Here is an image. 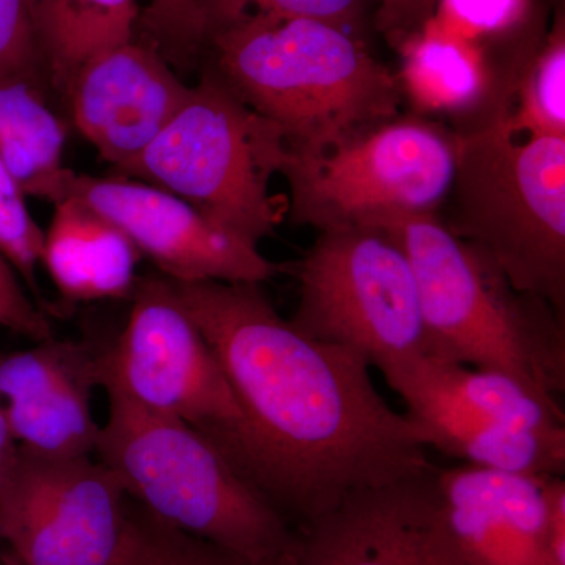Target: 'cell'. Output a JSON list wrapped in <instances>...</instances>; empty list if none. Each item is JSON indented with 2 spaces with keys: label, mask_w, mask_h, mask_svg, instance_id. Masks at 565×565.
<instances>
[{
  "label": "cell",
  "mask_w": 565,
  "mask_h": 565,
  "mask_svg": "<svg viewBox=\"0 0 565 565\" xmlns=\"http://www.w3.org/2000/svg\"><path fill=\"white\" fill-rule=\"evenodd\" d=\"M167 280L243 412L226 462L297 533L352 494L434 470L360 353L299 332L262 285Z\"/></svg>",
  "instance_id": "6da1fadb"
},
{
  "label": "cell",
  "mask_w": 565,
  "mask_h": 565,
  "mask_svg": "<svg viewBox=\"0 0 565 565\" xmlns=\"http://www.w3.org/2000/svg\"><path fill=\"white\" fill-rule=\"evenodd\" d=\"M204 51L206 68L291 148L330 147L401 115L396 74L329 22L248 11L211 29Z\"/></svg>",
  "instance_id": "7a4b0ae2"
},
{
  "label": "cell",
  "mask_w": 565,
  "mask_h": 565,
  "mask_svg": "<svg viewBox=\"0 0 565 565\" xmlns=\"http://www.w3.org/2000/svg\"><path fill=\"white\" fill-rule=\"evenodd\" d=\"M384 230L414 267L430 356L512 375L548 401L565 392V318L516 291L497 263L459 239L438 212L393 214Z\"/></svg>",
  "instance_id": "3957f363"
},
{
  "label": "cell",
  "mask_w": 565,
  "mask_h": 565,
  "mask_svg": "<svg viewBox=\"0 0 565 565\" xmlns=\"http://www.w3.org/2000/svg\"><path fill=\"white\" fill-rule=\"evenodd\" d=\"M109 396L95 457L131 500L182 533L255 565L297 544V531L188 424Z\"/></svg>",
  "instance_id": "277c9868"
},
{
  "label": "cell",
  "mask_w": 565,
  "mask_h": 565,
  "mask_svg": "<svg viewBox=\"0 0 565 565\" xmlns=\"http://www.w3.org/2000/svg\"><path fill=\"white\" fill-rule=\"evenodd\" d=\"M504 121L456 136L455 178L438 215L516 291L565 318V137L514 136Z\"/></svg>",
  "instance_id": "5b68a950"
},
{
  "label": "cell",
  "mask_w": 565,
  "mask_h": 565,
  "mask_svg": "<svg viewBox=\"0 0 565 565\" xmlns=\"http://www.w3.org/2000/svg\"><path fill=\"white\" fill-rule=\"evenodd\" d=\"M285 156L280 126L204 68L167 128L114 173L173 193L223 232L259 245L288 215V199L270 191Z\"/></svg>",
  "instance_id": "8992f818"
},
{
  "label": "cell",
  "mask_w": 565,
  "mask_h": 565,
  "mask_svg": "<svg viewBox=\"0 0 565 565\" xmlns=\"http://www.w3.org/2000/svg\"><path fill=\"white\" fill-rule=\"evenodd\" d=\"M455 169L456 134L411 114L319 150L286 145L280 174L289 185V221L326 232L438 212Z\"/></svg>",
  "instance_id": "52a82bcc"
},
{
  "label": "cell",
  "mask_w": 565,
  "mask_h": 565,
  "mask_svg": "<svg viewBox=\"0 0 565 565\" xmlns=\"http://www.w3.org/2000/svg\"><path fill=\"white\" fill-rule=\"evenodd\" d=\"M296 275L299 305L289 322L299 332L351 349L381 373L430 356L414 267L384 230L319 232Z\"/></svg>",
  "instance_id": "ba28073f"
},
{
  "label": "cell",
  "mask_w": 565,
  "mask_h": 565,
  "mask_svg": "<svg viewBox=\"0 0 565 565\" xmlns=\"http://www.w3.org/2000/svg\"><path fill=\"white\" fill-rule=\"evenodd\" d=\"M131 299L120 337L98 353L99 386L188 424L225 457L243 412L210 344L163 275L139 278Z\"/></svg>",
  "instance_id": "9c48e42d"
},
{
  "label": "cell",
  "mask_w": 565,
  "mask_h": 565,
  "mask_svg": "<svg viewBox=\"0 0 565 565\" xmlns=\"http://www.w3.org/2000/svg\"><path fill=\"white\" fill-rule=\"evenodd\" d=\"M129 497L96 457L24 451L0 481V542L7 565H117Z\"/></svg>",
  "instance_id": "30bf717a"
},
{
  "label": "cell",
  "mask_w": 565,
  "mask_h": 565,
  "mask_svg": "<svg viewBox=\"0 0 565 565\" xmlns=\"http://www.w3.org/2000/svg\"><path fill=\"white\" fill-rule=\"evenodd\" d=\"M39 199L52 204L71 199L90 207L170 280L263 285L281 270L258 245L223 232L180 196L134 178L63 169Z\"/></svg>",
  "instance_id": "8fae6325"
},
{
  "label": "cell",
  "mask_w": 565,
  "mask_h": 565,
  "mask_svg": "<svg viewBox=\"0 0 565 565\" xmlns=\"http://www.w3.org/2000/svg\"><path fill=\"white\" fill-rule=\"evenodd\" d=\"M537 33L475 41L437 20L401 41L396 74L412 115L438 121L456 136L508 120L527 63L541 46Z\"/></svg>",
  "instance_id": "7c38bea8"
},
{
  "label": "cell",
  "mask_w": 565,
  "mask_h": 565,
  "mask_svg": "<svg viewBox=\"0 0 565 565\" xmlns=\"http://www.w3.org/2000/svg\"><path fill=\"white\" fill-rule=\"evenodd\" d=\"M437 471L349 497L297 533V565H468L441 511Z\"/></svg>",
  "instance_id": "4fadbf2b"
},
{
  "label": "cell",
  "mask_w": 565,
  "mask_h": 565,
  "mask_svg": "<svg viewBox=\"0 0 565 565\" xmlns=\"http://www.w3.org/2000/svg\"><path fill=\"white\" fill-rule=\"evenodd\" d=\"M189 88L150 40L132 39L88 58L66 102L77 131L118 169L167 128Z\"/></svg>",
  "instance_id": "5bb4252c"
},
{
  "label": "cell",
  "mask_w": 565,
  "mask_h": 565,
  "mask_svg": "<svg viewBox=\"0 0 565 565\" xmlns=\"http://www.w3.org/2000/svg\"><path fill=\"white\" fill-rule=\"evenodd\" d=\"M98 353L73 341H39L0 356V404L24 451L55 459L95 457L102 426L93 415Z\"/></svg>",
  "instance_id": "9a60e30c"
},
{
  "label": "cell",
  "mask_w": 565,
  "mask_h": 565,
  "mask_svg": "<svg viewBox=\"0 0 565 565\" xmlns=\"http://www.w3.org/2000/svg\"><path fill=\"white\" fill-rule=\"evenodd\" d=\"M548 478L471 465L437 471L441 511L468 565H563L548 544Z\"/></svg>",
  "instance_id": "2e32d148"
},
{
  "label": "cell",
  "mask_w": 565,
  "mask_h": 565,
  "mask_svg": "<svg viewBox=\"0 0 565 565\" xmlns=\"http://www.w3.org/2000/svg\"><path fill=\"white\" fill-rule=\"evenodd\" d=\"M139 258L131 241L90 207L71 199L54 203L41 264L65 302L131 297Z\"/></svg>",
  "instance_id": "e0dca14e"
},
{
  "label": "cell",
  "mask_w": 565,
  "mask_h": 565,
  "mask_svg": "<svg viewBox=\"0 0 565 565\" xmlns=\"http://www.w3.org/2000/svg\"><path fill=\"white\" fill-rule=\"evenodd\" d=\"M382 374L397 394H424L482 422L512 429L552 437L565 435V416L559 403L545 399L500 371L418 356L386 367Z\"/></svg>",
  "instance_id": "ac0fdd59"
},
{
  "label": "cell",
  "mask_w": 565,
  "mask_h": 565,
  "mask_svg": "<svg viewBox=\"0 0 565 565\" xmlns=\"http://www.w3.org/2000/svg\"><path fill=\"white\" fill-rule=\"evenodd\" d=\"M399 396L426 448L471 467L534 476L565 473V435L552 437L482 422L419 393Z\"/></svg>",
  "instance_id": "d6986e66"
},
{
  "label": "cell",
  "mask_w": 565,
  "mask_h": 565,
  "mask_svg": "<svg viewBox=\"0 0 565 565\" xmlns=\"http://www.w3.org/2000/svg\"><path fill=\"white\" fill-rule=\"evenodd\" d=\"M47 82L66 98L71 81L88 58L134 39L140 20L136 0H35Z\"/></svg>",
  "instance_id": "ffe728a7"
},
{
  "label": "cell",
  "mask_w": 565,
  "mask_h": 565,
  "mask_svg": "<svg viewBox=\"0 0 565 565\" xmlns=\"http://www.w3.org/2000/svg\"><path fill=\"white\" fill-rule=\"evenodd\" d=\"M66 132L47 106L43 84L0 77V159L24 195L39 199L62 166Z\"/></svg>",
  "instance_id": "44dd1931"
},
{
  "label": "cell",
  "mask_w": 565,
  "mask_h": 565,
  "mask_svg": "<svg viewBox=\"0 0 565 565\" xmlns=\"http://www.w3.org/2000/svg\"><path fill=\"white\" fill-rule=\"evenodd\" d=\"M519 137H565V20L557 9L541 46L527 63L514 106L504 121Z\"/></svg>",
  "instance_id": "7402d4cb"
},
{
  "label": "cell",
  "mask_w": 565,
  "mask_h": 565,
  "mask_svg": "<svg viewBox=\"0 0 565 565\" xmlns=\"http://www.w3.org/2000/svg\"><path fill=\"white\" fill-rule=\"evenodd\" d=\"M117 565H247L218 546L167 525L141 505L129 504V522Z\"/></svg>",
  "instance_id": "603a6c76"
},
{
  "label": "cell",
  "mask_w": 565,
  "mask_h": 565,
  "mask_svg": "<svg viewBox=\"0 0 565 565\" xmlns=\"http://www.w3.org/2000/svg\"><path fill=\"white\" fill-rule=\"evenodd\" d=\"M541 11L534 0H438L435 20L463 39L490 41L522 31Z\"/></svg>",
  "instance_id": "cb8c5ba5"
},
{
  "label": "cell",
  "mask_w": 565,
  "mask_h": 565,
  "mask_svg": "<svg viewBox=\"0 0 565 565\" xmlns=\"http://www.w3.org/2000/svg\"><path fill=\"white\" fill-rule=\"evenodd\" d=\"M141 24L172 65L188 68L204 50L206 22L200 0H150Z\"/></svg>",
  "instance_id": "d4e9b609"
},
{
  "label": "cell",
  "mask_w": 565,
  "mask_h": 565,
  "mask_svg": "<svg viewBox=\"0 0 565 565\" xmlns=\"http://www.w3.org/2000/svg\"><path fill=\"white\" fill-rule=\"evenodd\" d=\"M200 3L206 22V35L211 29L248 11L310 18L353 33L362 28L366 11V0H200Z\"/></svg>",
  "instance_id": "484cf974"
},
{
  "label": "cell",
  "mask_w": 565,
  "mask_h": 565,
  "mask_svg": "<svg viewBox=\"0 0 565 565\" xmlns=\"http://www.w3.org/2000/svg\"><path fill=\"white\" fill-rule=\"evenodd\" d=\"M24 196L0 159V253L32 291L39 292L36 267L41 264L44 232L33 221Z\"/></svg>",
  "instance_id": "4316f807"
},
{
  "label": "cell",
  "mask_w": 565,
  "mask_h": 565,
  "mask_svg": "<svg viewBox=\"0 0 565 565\" xmlns=\"http://www.w3.org/2000/svg\"><path fill=\"white\" fill-rule=\"evenodd\" d=\"M47 81L35 0H0V77Z\"/></svg>",
  "instance_id": "83f0119b"
},
{
  "label": "cell",
  "mask_w": 565,
  "mask_h": 565,
  "mask_svg": "<svg viewBox=\"0 0 565 565\" xmlns=\"http://www.w3.org/2000/svg\"><path fill=\"white\" fill-rule=\"evenodd\" d=\"M438 0H379L375 29L393 47L422 32L437 13Z\"/></svg>",
  "instance_id": "f1b7e54d"
},
{
  "label": "cell",
  "mask_w": 565,
  "mask_h": 565,
  "mask_svg": "<svg viewBox=\"0 0 565 565\" xmlns=\"http://www.w3.org/2000/svg\"><path fill=\"white\" fill-rule=\"evenodd\" d=\"M18 452V444L14 441L13 435L7 423L6 414H3L2 404H0V481L9 470L14 456Z\"/></svg>",
  "instance_id": "f546056e"
},
{
  "label": "cell",
  "mask_w": 565,
  "mask_h": 565,
  "mask_svg": "<svg viewBox=\"0 0 565 565\" xmlns=\"http://www.w3.org/2000/svg\"><path fill=\"white\" fill-rule=\"evenodd\" d=\"M297 545H299V539L297 544L292 545L291 548L285 550V552L278 553L262 561V563L255 565H297Z\"/></svg>",
  "instance_id": "4dcf8cb0"
},
{
  "label": "cell",
  "mask_w": 565,
  "mask_h": 565,
  "mask_svg": "<svg viewBox=\"0 0 565 565\" xmlns=\"http://www.w3.org/2000/svg\"><path fill=\"white\" fill-rule=\"evenodd\" d=\"M0 327H6V318H3L2 311H0Z\"/></svg>",
  "instance_id": "1f68e13d"
},
{
  "label": "cell",
  "mask_w": 565,
  "mask_h": 565,
  "mask_svg": "<svg viewBox=\"0 0 565 565\" xmlns=\"http://www.w3.org/2000/svg\"><path fill=\"white\" fill-rule=\"evenodd\" d=\"M0 565H7V563H2V559H0Z\"/></svg>",
  "instance_id": "d6a6232c"
}]
</instances>
